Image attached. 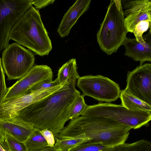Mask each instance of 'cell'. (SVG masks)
<instances>
[{
	"instance_id": "cell-1",
	"label": "cell",
	"mask_w": 151,
	"mask_h": 151,
	"mask_svg": "<svg viewBox=\"0 0 151 151\" xmlns=\"http://www.w3.org/2000/svg\"><path fill=\"white\" fill-rule=\"evenodd\" d=\"M75 84H70L67 88L55 92L27 106L15 117L30 123L35 128L51 131L55 138L70 120V107L76 97L81 94L76 89Z\"/></svg>"
},
{
	"instance_id": "cell-2",
	"label": "cell",
	"mask_w": 151,
	"mask_h": 151,
	"mask_svg": "<svg viewBox=\"0 0 151 151\" xmlns=\"http://www.w3.org/2000/svg\"><path fill=\"white\" fill-rule=\"evenodd\" d=\"M131 129L129 127L109 118L82 114L71 119L55 138L66 139L82 135L87 139L85 143L112 146L125 143Z\"/></svg>"
},
{
	"instance_id": "cell-3",
	"label": "cell",
	"mask_w": 151,
	"mask_h": 151,
	"mask_svg": "<svg viewBox=\"0 0 151 151\" xmlns=\"http://www.w3.org/2000/svg\"><path fill=\"white\" fill-rule=\"evenodd\" d=\"M9 39L41 56L48 55L52 49L51 41L39 12L32 5L13 26Z\"/></svg>"
},
{
	"instance_id": "cell-4",
	"label": "cell",
	"mask_w": 151,
	"mask_h": 151,
	"mask_svg": "<svg viewBox=\"0 0 151 151\" xmlns=\"http://www.w3.org/2000/svg\"><path fill=\"white\" fill-rule=\"evenodd\" d=\"M127 32L121 0H111L97 34V41L101 49L108 55L116 52L127 37Z\"/></svg>"
},
{
	"instance_id": "cell-5",
	"label": "cell",
	"mask_w": 151,
	"mask_h": 151,
	"mask_svg": "<svg viewBox=\"0 0 151 151\" xmlns=\"http://www.w3.org/2000/svg\"><path fill=\"white\" fill-rule=\"evenodd\" d=\"M83 114L109 118L134 129L146 125L151 119V112L130 110L122 105L107 103L88 105Z\"/></svg>"
},
{
	"instance_id": "cell-6",
	"label": "cell",
	"mask_w": 151,
	"mask_h": 151,
	"mask_svg": "<svg viewBox=\"0 0 151 151\" xmlns=\"http://www.w3.org/2000/svg\"><path fill=\"white\" fill-rule=\"evenodd\" d=\"M2 67L9 80L21 79L34 66L33 53L19 43L9 45L2 53Z\"/></svg>"
},
{
	"instance_id": "cell-7",
	"label": "cell",
	"mask_w": 151,
	"mask_h": 151,
	"mask_svg": "<svg viewBox=\"0 0 151 151\" xmlns=\"http://www.w3.org/2000/svg\"><path fill=\"white\" fill-rule=\"evenodd\" d=\"M77 86L84 96H87L100 101L111 102L119 98V85L109 78L101 75L80 77Z\"/></svg>"
},
{
	"instance_id": "cell-8",
	"label": "cell",
	"mask_w": 151,
	"mask_h": 151,
	"mask_svg": "<svg viewBox=\"0 0 151 151\" xmlns=\"http://www.w3.org/2000/svg\"><path fill=\"white\" fill-rule=\"evenodd\" d=\"M32 5V0H0V53L9 45L12 27Z\"/></svg>"
},
{
	"instance_id": "cell-9",
	"label": "cell",
	"mask_w": 151,
	"mask_h": 151,
	"mask_svg": "<svg viewBox=\"0 0 151 151\" xmlns=\"http://www.w3.org/2000/svg\"><path fill=\"white\" fill-rule=\"evenodd\" d=\"M69 85L68 83L65 82L42 90L27 93L17 98L4 102L0 106V119L14 117L25 108L55 92L67 88Z\"/></svg>"
},
{
	"instance_id": "cell-10",
	"label": "cell",
	"mask_w": 151,
	"mask_h": 151,
	"mask_svg": "<svg viewBox=\"0 0 151 151\" xmlns=\"http://www.w3.org/2000/svg\"><path fill=\"white\" fill-rule=\"evenodd\" d=\"M124 91L151 106V64L140 65L127 74Z\"/></svg>"
},
{
	"instance_id": "cell-11",
	"label": "cell",
	"mask_w": 151,
	"mask_h": 151,
	"mask_svg": "<svg viewBox=\"0 0 151 151\" xmlns=\"http://www.w3.org/2000/svg\"><path fill=\"white\" fill-rule=\"evenodd\" d=\"M51 69L47 65L34 66L24 77L7 88L3 102L19 97L25 94L35 85L45 80L52 79Z\"/></svg>"
},
{
	"instance_id": "cell-12",
	"label": "cell",
	"mask_w": 151,
	"mask_h": 151,
	"mask_svg": "<svg viewBox=\"0 0 151 151\" xmlns=\"http://www.w3.org/2000/svg\"><path fill=\"white\" fill-rule=\"evenodd\" d=\"M121 2L128 32L132 33L136 25L145 21H151V0H121Z\"/></svg>"
},
{
	"instance_id": "cell-13",
	"label": "cell",
	"mask_w": 151,
	"mask_h": 151,
	"mask_svg": "<svg viewBox=\"0 0 151 151\" xmlns=\"http://www.w3.org/2000/svg\"><path fill=\"white\" fill-rule=\"evenodd\" d=\"M143 38L144 42H138L135 38L127 37L122 45L125 49L124 55L139 61L140 65L146 61H151V29Z\"/></svg>"
},
{
	"instance_id": "cell-14",
	"label": "cell",
	"mask_w": 151,
	"mask_h": 151,
	"mask_svg": "<svg viewBox=\"0 0 151 151\" xmlns=\"http://www.w3.org/2000/svg\"><path fill=\"white\" fill-rule=\"evenodd\" d=\"M70 151H151V143L144 139L132 143L125 142L112 146L84 143Z\"/></svg>"
},
{
	"instance_id": "cell-15",
	"label": "cell",
	"mask_w": 151,
	"mask_h": 151,
	"mask_svg": "<svg viewBox=\"0 0 151 151\" xmlns=\"http://www.w3.org/2000/svg\"><path fill=\"white\" fill-rule=\"evenodd\" d=\"M90 0H78L68 9L65 14L57 29V32L61 37L68 36L78 19L88 10Z\"/></svg>"
},
{
	"instance_id": "cell-16",
	"label": "cell",
	"mask_w": 151,
	"mask_h": 151,
	"mask_svg": "<svg viewBox=\"0 0 151 151\" xmlns=\"http://www.w3.org/2000/svg\"><path fill=\"white\" fill-rule=\"evenodd\" d=\"M0 126L6 133L24 142L35 129L30 123L16 117L0 119Z\"/></svg>"
},
{
	"instance_id": "cell-17",
	"label": "cell",
	"mask_w": 151,
	"mask_h": 151,
	"mask_svg": "<svg viewBox=\"0 0 151 151\" xmlns=\"http://www.w3.org/2000/svg\"><path fill=\"white\" fill-rule=\"evenodd\" d=\"M76 59L72 58L64 64L59 68L56 79L60 84L67 82L70 84H76L80 77L77 72Z\"/></svg>"
},
{
	"instance_id": "cell-18",
	"label": "cell",
	"mask_w": 151,
	"mask_h": 151,
	"mask_svg": "<svg viewBox=\"0 0 151 151\" xmlns=\"http://www.w3.org/2000/svg\"><path fill=\"white\" fill-rule=\"evenodd\" d=\"M122 105L129 110L151 112V106L121 90L119 96Z\"/></svg>"
},
{
	"instance_id": "cell-19",
	"label": "cell",
	"mask_w": 151,
	"mask_h": 151,
	"mask_svg": "<svg viewBox=\"0 0 151 151\" xmlns=\"http://www.w3.org/2000/svg\"><path fill=\"white\" fill-rule=\"evenodd\" d=\"M55 139V143L53 147L55 150L58 151H70L78 146L87 142V139L82 135L71 138Z\"/></svg>"
},
{
	"instance_id": "cell-20",
	"label": "cell",
	"mask_w": 151,
	"mask_h": 151,
	"mask_svg": "<svg viewBox=\"0 0 151 151\" xmlns=\"http://www.w3.org/2000/svg\"><path fill=\"white\" fill-rule=\"evenodd\" d=\"M41 130L34 129L24 142L27 151H38L48 147V144L41 133Z\"/></svg>"
},
{
	"instance_id": "cell-21",
	"label": "cell",
	"mask_w": 151,
	"mask_h": 151,
	"mask_svg": "<svg viewBox=\"0 0 151 151\" xmlns=\"http://www.w3.org/2000/svg\"><path fill=\"white\" fill-rule=\"evenodd\" d=\"M88 106L85 102L84 96L81 94L78 95L74 100L70 108L69 112V119H72L81 115Z\"/></svg>"
},
{
	"instance_id": "cell-22",
	"label": "cell",
	"mask_w": 151,
	"mask_h": 151,
	"mask_svg": "<svg viewBox=\"0 0 151 151\" xmlns=\"http://www.w3.org/2000/svg\"><path fill=\"white\" fill-rule=\"evenodd\" d=\"M7 151H27L24 142H20L6 133L4 141L1 144Z\"/></svg>"
},
{
	"instance_id": "cell-23",
	"label": "cell",
	"mask_w": 151,
	"mask_h": 151,
	"mask_svg": "<svg viewBox=\"0 0 151 151\" xmlns=\"http://www.w3.org/2000/svg\"><path fill=\"white\" fill-rule=\"evenodd\" d=\"M60 84H59L56 78L53 81H52V79H51L45 80L35 85L26 93L42 90L56 86Z\"/></svg>"
},
{
	"instance_id": "cell-24",
	"label": "cell",
	"mask_w": 151,
	"mask_h": 151,
	"mask_svg": "<svg viewBox=\"0 0 151 151\" xmlns=\"http://www.w3.org/2000/svg\"><path fill=\"white\" fill-rule=\"evenodd\" d=\"M0 57V106L3 103L7 88L6 85L4 73Z\"/></svg>"
},
{
	"instance_id": "cell-25",
	"label": "cell",
	"mask_w": 151,
	"mask_h": 151,
	"mask_svg": "<svg viewBox=\"0 0 151 151\" xmlns=\"http://www.w3.org/2000/svg\"><path fill=\"white\" fill-rule=\"evenodd\" d=\"M41 133L46 141L48 146L53 147L55 145V140L52 132L47 129H45L41 130Z\"/></svg>"
},
{
	"instance_id": "cell-26",
	"label": "cell",
	"mask_w": 151,
	"mask_h": 151,
	"mask_svg": "<svg viewBox=\"0 0 151 151\" xmlns=\"http://www.w3.org/2000/svg\"><path fill=\"white\" fill-rule=\"evenodd\" d=\"M55 0H32V4L35 6L36 9H40L50 4H53Z\"/></svg>"
},
{
	"instance_id": "cell-27",
	"label": "cell",
	"mask_w": 151,
	"mask_h": 151,
	"mask_svg": "<svg viewBox=\"0 0 151 151\" xmlns=\"http://www.w3.org/2000/svg\"><path fill=\"white\" fill-rule=\"evenodd\" d=\"M6 133L0 126V144H1L4 142Z\"/></svg>"
},
{
	"instance_id": "cell-28",
	"label": "cell",
	"mask_w": 151,
	"mask_h": 151,
	"mask_svg": "<svg viewBox=\"0 0 151 151\" xmlns=\"http://www.w3.org/2000/svg\"><path fill=\"white\" fill-rule=\"evenodd\" d=\"M58 151L55 150L54 149L53 147H50L48 146L47 147L43 149L42 150H38V151Z\"/></svg>"
},
{
	"instance_id": "cell-29",
	"label": "cell",
	"mask_w": 151,
	"mask_h": 151,
	"mask_svg": "<svg viewBox=\"0 0 151 151\" xmlns=\"http://www.w3.org/2000/svg\"><path fill=\"white\" fill-rule=\"evenodd\" d=\"M0 151H7L0 144Z\"/></svg>"
}]
</instances>
